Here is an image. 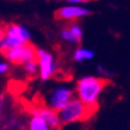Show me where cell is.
<instances>
[{
	"instance_id": "1",
	"label": "cell",
	"mask_w": 130,
	"mask_h": 130,
	"mask_svg": "<svg viewBox=\"0 0 130 130\" xmlns=\"http://www.w3.org/2000/svg\"><path fill=\"white\" fill-rule=\"evenodd\" d=\"M107 84L109 80L102 76H95V75L81 76L75 83V97L80 99L88 107L97 110L99 98L104 88L107 86Z\"/></svg>"
},
{
	"instance_id": "2",
	"label": "cell",
	"mask_w": 130,
	"mask_h": 130,
	"mask_svg": "<svg viewBox=\"0 0 130 130\" xmlns=\"http://www.w3.org/2000/svg\"><path fill=\"white\" fill-rule=\"evenodd\" d=\"M94 111L97 110L92 109V107H88L80 99L75 97L63 109H61L59 111V116L62 125H66V124H73V123L76 122L86 121L90 117H92Z\"/></svg>"
},
{
	"instance_id": "3",
	"label": "cell",
	"mask_w": 130,
	"mask_h": 130,
	"mask_svg": "<svg viewBox=\"0 0 130 130\" xmlns=\"http://www.w3.org/2000/svg\"><path fill=\"white\" fill-rule=\"evenodd\" d=\"M31 40V34L28 29L19 24H7L5 25L4 40L0 43V53L4 54L6 50L11 48L29 44Z\"/></svg>"
},
{
	"instance_id": "4",
	"label": "cell",
	"mask_w": 130,
	"mask_h": 130,
	"mask_svg": "<svg viewBox=\"0 0 130 130\" xmlns=\"http://www.w3.org/2000/svg\"><path fill=\"white\" fill-rule=\"evenodd\" d=\"M75 98V90L67 85H59L54 87L47 93L44 103L45 105L56 111H60L61 109L67 105L72 99Z\"/></svg>"
},
{
	"instance_id": "5",
	"label": "cell",
	"mask_w": 130,
	"mask_h": 130,
	"mask_svg": "<svg viewBox=\"0 0 130 130\" xmlns=\"http://www.w3.org/2000/svg\"><path fill=\"white\" fill-rule=\"evenodd\" d=\"M5 60L8 63L17 64V66H23L29 61L36 60L37 57V49L31 43L24 44V45H18V47L11 48L6 50L3 54Z\"/></svg>"
},
{
	"instance_id": "6",
	"label": "cell",
	"mask_w": 130,
	"mask_h": 130,
	"mask_svg": "<svg viewBox=\"0 0 130 130\" xmlns=\"http://www.w3.org/2000/svg\"><path fill=\"white\" fill-rule=\"evenodd\" d=\"M37 62L40 67V78L42 81L50 80L57 72V63L54 55L44 49H37Z\"/></svg>"
},
{
	"instance_id": "7",
	"label": "cell",
	"mask_w": 130,
	"mask_h": 130,
	"mask_svg": "<svg viewBox=\"0 0 130 130\" xmlns=\"http://www.w3.org/2000/svg\"><path fill=\"white\" fill-rule=\"evenodd\" d=\"M91 11L85 6H79V5H67L62 6L55 12V18L60 20H68V22H74L80 18L88 16Z\"/></svg>"
},
{
	"instance_id": "8",
	"label": "cell",
	"mask_w": 130,
	"mask_h": 130,
	"mask_svg": "<svg viewBox=\"0 0 130 130\" xmlns=\"http://www.w3.org/2000/svg\"><path fill=\"white\" fill-rule=\"evenodd\" d=\"M32 113H36L40 117H42L53 130H60V128L62 126V123H61V119H60L59 116V111L54 110V109H51L47 105L36 107L35 110L32 111Z\"/></svg>"
},
{
	"instance_id": "9",
	"label": "cell",
	"mask_w": 130,
	"mask_h": 130,
	"mask_svg": "<svg viewBox=\"0 0 130 130\" xmlns=\"http://www.w3.org/2000/svg\"><path fill=\"white\" fill-rule=\"evenodd\" d=\"M60 37L67 43L78 44L81 42V38H83V29L79 24L71 23L67 28H63L61 30Z\"/></svg>"
},
{
	"instance_id": "10",
	"label": "cell",
	"mask_w": 130,
	"mask_h": 130,
	"mask_svg": "<svg viewBox=\"0 0 130 130\" xmlns=\"http://www.w3.org/2000/svg\"><path fill=\"white\" fill-rule=\"evenodd\" d=\"M28 130H53L45 121L38 115L32 113L29 119Z\"/></svg>"
},
{
	"instance_id": "11",
	"label": "cell",
	"mask_w": 130,
	"mask_h": 130,
	"mask_svg": "<svg viewBox=\"0 0 130 130\" xmlns=\"http://www.w3.org/2000/svg\"><path fill=\"white\" fill-rule=\"evenodd\" d=\"M94 57V51L87 49V48L79 47L75 49V51L73 53V60L75 62H85V61H90L93 60Z\"/></svg>"
},
{
	"instance_id": "12",
	"label": "cell",
	"mask_w": 130,
	"mask_h": 130,
	"mask_svg": "<svg viewBox=\"0 0 130 130\" xmlns=\"http://www.w3.org/2000/svg\"><path fill=\"white\" fill-rule=\"evenodd\" d=\"M24 72L26 73L30 76H35V75L40 74V67H38V62L37 60H32V61H29L25 64H23Z\"/></svg>"
},
{
	"instance_id": "13",
	"label": "cell",
	"mask_w": 130,
	"mask_h": 130,
	"mask_svg": "<svg viewBox=\"0 0 130 130\" xmlns=\"http://www.w3.org/2000/svg\"><path fill=\"white\" fill-rule=\"evenodd\" d=\"M97 72H98V74L102 76V78H105V79H107V78H110V76H112V72L111 71H107L106 68L104 67V66H102V64H99L98 67H97Z\"/></svg>"
},
{
	"instance_id": "14",
	"label": "cell",
	"mask_w": 130,
	"mask_h": 130,
	"mask_svg": "<svg viewBox=\"0 0 130 130\" xmlns=\"http://www.w3.org/2000/svg\"><path fill=\"white\" fill-rule=\"evenodd\" d=\"M10 69V63L7 61H0V75L6 74Z\"/></svg>"
},
{
	"instance_id": "15",
	"label": "cell",
	"mask_w": 130,
	"mask_h": 130,
	"mask_svg": "<svg viewBox=\"0 0 130 130\" xmlns=\"http://www.w3.org/2000/svg\"><path fill=\"white\" fill-rule=\"evenodd\" d=\"M4 36H5V25L0 24V43H1V41L4 40Z\"/></svg>"
},
{
	"instance_id": "16",
	"label": "cell",
	"mask_w": 130,
	"mask_h": 130,
	"mask_svg": "<svg viewBox=\"0 0 130 130\" xmlns=\"http://www.w3.org/2000/svg\"><path fill=\"white\" fill-rule=\"evenodd\" d=\"M4 105H5V103H4V97L1 95V97H0V117H1V115H3V111H4Z\"/></svg>"
},
{
	"instance_id": "17",
	"label": "cell",
	"mask_w": 130,
	"mask_h": 130,
	"mask_svg": "<svg viewBox=\"0 0 130 130\" xmlns=\"http://www.w3.org/2000/svg\"><path fill=\"white\" fill-rule=\"evenodd\" d=\"M68 3H72V4H80V3H88L91 0H67Z\"/></svg>"
}]
</instances>
